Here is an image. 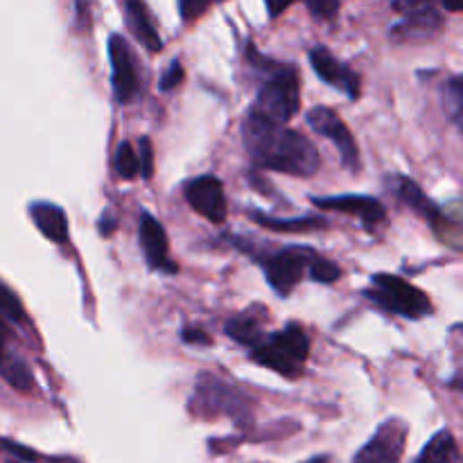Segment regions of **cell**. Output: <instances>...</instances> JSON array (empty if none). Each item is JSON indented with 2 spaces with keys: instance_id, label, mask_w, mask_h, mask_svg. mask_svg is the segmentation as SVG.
I'll return each mask as SVG.
<instances>
[{
  "instance_id": "cell-16",
  "label": "cell",
  "mask_w": 463,
  "mask_h": 463,
  "mask_svg": "<svg viewBox=\"0 0 463 463\" xmlns=\"http://www.w3.org/2000/svg\"><path fill=\"white\" fill-rule=\"evenodd\" d=\"M414 463H459L457 441L448 430L436 432Z\"/></svg>"
},
{
  "instance_id": "cell-30",
  "label": "cell",
  "mask_w": 463,
  "mask_h": 463,
  "mask_svg": "<svg viewBox=\"0 0 463 463\" xmlns=\"http://www.w3.org/2000/svg\"><path fill=\"white\" fill-rule=\"evenodd\" d=\"M3 443H5V448L12 450V452L16 454V457L25 459V461H37V459H39L37 454H34V450L23 448V445H19V443H12V441H3Z\"/></svg>"
},
{
  "instance_id": "cell-14",
  "label": "cell",
  "mask_w": 463,
  "mask_h": 463,
  "mask_svg": "<svg viewBox=\"0 0 463 463\" xmlns=\"http://www.w3.org/2000/svg\"><path fill=\"white\" fill-rule=\"evenodd\" d=\"M30 215H32L37 228L47 240L57 242V244L68 242V219L59 206L50 201H34L30 206Z\"/></svg>"
},
{
  "instance_id": "cell-28",
  "label": "cell",
  "mask_w": 463,
  "mask_h": 463,
  "mask_svg": "<svg viewBox=\"0 0 463 463\" xmlns=\"http://www.w3.org/2000/svg\"><path fill=\"white\" fill-rule=\"evenodd\" d=\"M179 10H181V14H184L185 21H194L199 14H201V12L209 10V5H206V3H181Z\"/></svg>"
},
{
  "instance_id": "cell-2",
  "label": "cell",
  "mask_w": 463,
  "mask_h": 463,
  "mask_svg": "<svg viewBox=\"0 0 463 463\" xmlns=\"http://www.w3.org/2000/svg\"><path fill=\"white\" fill-rule=\"evenodd\" d=\"M265 68L267 80L261 84V90L255 95L251 105L249 118L261 120V123L285 127V123L298 114L301 107V84H298V73L294 66H280V64L267 62L261 57H251Z\"/></svg>"
},
{
  "instance_id": "cell-8",
  "label": "cell",
  "mask_w": 463,
  "mask_h": 463,
  "mask_svg": "<svg viewBox=\"0 0 463 463\" xmlns=\"http://www.w3.org/2000/svg\"><path fill=\"white\" fill-rule=\"evenodd\" d=\"M393 10L400 12L402 21L391 30L393 39H427L436 34L443 25L439 10L423 0H407V3H393Z\"/></svg>"
},
{
  "instance_id": "cell-1",
  "label": "cell",
  "mask_w": 463,
  "mask_h": 463,
  "mask_svg": "<svg viewBox=\"0 0 463 463\" xmlns=\"http://www.w3.org/2000/svg\"><path fill=\"white\" fill-rule=\"evenodd\" d=\"M242 133L251 161L258 167L292 176H313L322 167L317 147L294 129L246 118Z\"/></svg>"
},
{
  "instance_id": "cell-29",
  "label": "cell",
  "mask_w": 463,
  "mask_h": 463,
  "mask_svg": "<svg viewBox=\"0 0 463 463\" xmlns=\"http://www.w3.org/2000/svg\"><path fill=\"white\" fill-rule=\"evenodd\" d=\"M184 339L185 341H197L199 346H210L213 344V339H210L209 335H206V332H201V330H197V328H188V330H184Z\"/></svg>"
},
{
  "instance_id": "cell-13",
  "label": "cell",
  "mask_w": 463,
  "mask_h": 463,
  "mask_svg": "<svg viewBox=\"0 0 463 463\" xmlns=\"http://www.w3.org/2000/svg\"><path fill=\"white\" fill-rule=\"evenodd\" d=\"M138 233H141V246L151 270H166L167 274H176V265L167 258V236L161 222H157V218H151L145 210Z\"/></svg>"
},
{
  "instance_id": "cell-26",
  "label": "cell",
  "mask_w": 463,
  "mask_h": 463,
  "mask_svg": "<svg viewBox=\"0 0 463 463\" xmlns=\"http://www.w3.org/2000/svg\"><path fill=\"white\" fill-rule=\"evenodd\" d=\"M184 81V66H181L179 59H175V62L167 66V71L163 73L161 81H159V86H161L163 93H167V90H175L176 86Z\"/></svg>"
},
{
  "instance_id": "cell-32",
  "label": "cell",
  "mask_w": 463,
  "mask_h": 463,
  "mask_svg": "<svg viewBox=\"0 0 463 463\" xmlns=\"http://www.w3.org/2000/svg\"><path fill=\"white\" fill-rule=\"evenodd\" d=\"M289 7V3H280V5H274L271 0H267V12H270V19H276L280 12H285Z\"/></svg>"
},
{
  "instance_id": "cell-15",
  "label": "cell",
  "mask_w": 463,
  "mask_h": 463,
  "mask_svg": "<svg viewBox=\"0 0 463 463\" xmlns=\"http://www.w3.org/2000/svg\"><path fill=\"white\" fill-rule=\"evenodd\" d=\"M124 10H127L129 28L133 30L138 41H141L150 53H159V50L163 47V43H161V37H159L157 28H154V23H151L147 7L142 5V3H138V0H127V3H124Z\"/></svg>"
},
{
  "instance_id": "cell-9",
  "label": "cell",
  "mask_w": 463,
  "mask_h": 463,
  "mask_svg": "<svg viewBox=\"0 0 463 463\" xmlns=\"http://www.w3.org/2000/svg\"><path fill=\"white\" fill-rule=\"evenodd\" d=\"M185 199L201 218L210 219L215 224H222L227 219L228 206L224 194L222 181L213 175H203L185 184Z\"/></svg>"
},
{
  "instance_id": "cell-4",
  "label": "cell",
  "mask_w": 463,
  "mask_h": 463,
  "mask_svg": "<svg viewBox=\"0 0 463 463\" xmlns=\"http://www.w3.org/2000/svg\"><path fill=\"white\" fill-rule=\"evenodd\" d=\"M371 283H373V289H366L364 296L378 303L387 313L400 314L407 319H421L432 313V303L427 294L400 276L375 274Z\"/></svg>"
},
{
  "instance_id": "cell-5",
  "label": "cell",
  "mask_w": 463,
  "mask_h": 463,
  "mask_svg": "<svg viewBox=\"0 0 463 463\" xmlns=\"http://www.w3.org/2000/svg\"><path fill=\"white\" fill-rule=\"evenodd\" d=\"M314 258L313 249H303V246H285L279 253L270 255L262 261L265 274L270 285L279 296H287L298 283H301L303 274L310 267V261Z\"/></svg>"
},
{
  "instance_id": "cell-24",
  "label": "cell",
  "mask_w": 463,
  "mask_h": 463,
  "mask_svg": "<svg viewBox=\"0 0 463 463\" xmlns=\"http://www.w3.org/2000/svg\"><path fill=\"white\" fill-rule=\"evenodd\" d=\"M445 109L450 111L452 120L457 124H461V109H463V90H461V80L452 77L450 84L445 86Z\"/></svg>"
},
{
  "instance_id": "cell-19",
  "label": "cell",
  "mask_w": 463,
  "mask_h": 463,
  "mask_svg": "<svg viewBox=\"0 0 463 463\" xmlns=\"http://www.w3.org/2000/svg\"><path fill=\"white\" fill-rule=\"evenodd\" d=\"M227 335L231 337V339H236L237 344L249 346V348H255V346L265 339L261 330V323L255 322V319H251L249 314H240V317L231 319V322L227 323Z\"/></svg>"
},
{
  "instance_id": "cell-18",
  "label": "cell",
  "mask_w": 463,
  "mask_h": 463,
  "mask_svg": "<svg viewBox=\"0 0 463 463\" xmlns=\"http://www.w3.org/2000/svg\"><path fill=\"white\" fill-rule=\"evenodd\" d=\"M253 222L261 224V227L270 228L276 233H292V231H313V228L326 227V219L319 218H301V219H274L270 215H262L258 210H253Z\"/></svg>"
},
{
  "instance_id": "cell-12",
  "label": "cell",
  "mask_w": 463,
  "mask_h": 463,
  "mask_svg": "<svg viewBox=\"0 0 463 463\" xmlns=\"http://www.w3.org/2000/svg\"><path fill=\"white\" fill-rule=\"evenodd\" d=\"M314 206L323 210H337V213L353 215L362 219L364 227L373 228L384 222L387 210L382 203L373 197H362V194H341V197H314Z\"/></svg>"
},
{
  "instance_id": "cell-22",
  "label": "cell",
  "mask_w": 463,
  "mask_h": 463,
  "mask_svg": "<svg viewBox=\"0 0 463 463\" xmlns=\"http://www.w3.org/2000/svg\"><path fill=\"white\" fill-rule=\"evenodd\" d=\"M116 172H118L123 179H133L138 175V159L136 151H133L132 142H120L118 150H116Z\"/></svg>"
},
{
  "instance_id": "cell-27",
  "label": "cell",
  "mask_w": 463,
  "mask_h": 463,
  "mask_svg": "<svg viewBox=\"0 0 463 463\" xmlns=\"http://www.w3.org/2000/svg\"><path fill=\"white\" fill-rule=\"evenodd\" d=\"M307 10L313 12V16H317V19L328 21L339 12V3H335V0H319V3H307Z\"/></svg>"
},
{
  "instance_id": "cell-6",
  "label": "cell",
  "mask_w": 463,
  "mask_h": 463,
  "mask_svg": "<svg viewBox=\"0 0 463 463\" xmlns=\"http://www.w3.org/2000/svg\"><path fill=\"white\" fill-rule=\"evenodd\" d=\"M305 120L319 136L328 138V141L339 150L344 167H348L350 172L359 170V151L357 145H355V138L350 136L346 123L335 114V111H330L328 107H314V109L307 111Z\"/></svg>"
},
{
  "instance_id": "cell-11",
  "label": "cell",
  "mask_w": 463,
  "mask_h": 463,
  "mask_svg": "<svg viewBox=\"0 0 463 463\" xmlns=\"http://www.w3.org/2000/svg\"><path fill=\"white\" fill-rule=\"evenodd\" d=\"M310 64H313L314 73H317L319 80L326 81L328 86H335V89L344 90L350 99L359 98V77L357 73L350 71L346 64H341L339 59H335L330 55V50L323 46H317L310 50Z\"/></svg>"
},
{
  "instance_id": "cell-10",
  "label": "cell",
  "mask_w": 463,
  "mask_h": 463,
  "mask_svg": "<svg viewBox=\"0 0 463 463\" xmlns=\"http://www.w3.org/2000/svg\"><path fill=\"white\" fill-rule=\"evenodd\" d=\"M407 430L400 421H389L359 450L353 463H400Z\"/></svg>"
},
{
  "instance_id": "cell-20",
  "label": "cell",
  "mask_w": 463,
  "mask_h": 463,
  "mask_svg": "<svg viewBox=\"0 0 463 463\" xmlns=\"http://www.w3.org/2000/svg\"><path fill=\"white\" fill-rule=\"evenodd\" d=\"M0 375L16 391H30V387H32V371L28 369L23 359L14 357V355H5L0 359Z\"/></svg>"
},
{
  "instance_id": "cell-21",
  "label": "cell",
  "mask_w": 463,
  "mask_h": 463,
  "mask_svg": "<svg viewBox=\"0 0 463 463\" xmlns=\"http://www.w3.org/2000/svg\"><path fill=\"white\" fill-rule=\"evenodd\" d=\"M0 317L14 323L25 322L23 303H21V298L3 280H0Z\"/></svg>"
},
{
  "instance_id": "cell-25",
  "label": "cell",
  "mask_w": 463,
  "mask_h": 463,
  "mask_svg": "<svg viewBox=\"0 0 463 463\" xmlns=\"http://www.w3.org/2000/svg\"><path fill=\"white\" fill-rule=\"evenodd\" d=\"M138 172L142 175V179H150L151 172H154V151H151L150 138L142 136L141 145H138Z\"/></svg>"
},
{
  "instance_id": "cell-34",
  "label": "cell",
  "mask_w": 463,
  "mask_h": 463,
  "mask_svg": "<svg viewBox=\"0 0 463 463\" xmlns=\"http://www.w3.org/2000/svg\"><path fill=\"white\" fill-rule=\"evenodd\" d=\"M305 463H328V459L326 457H314V459H310V461H305Z\"/></svg>"
},
{
  "instance_id": "cell-17",
  "label": "cell",
  "mask_w": 463,
  "mask_h": 463,
  "mask_svg": "<svg viewBox=\"0 0 463 463\" xmlns=\"http://www.w3.org/2000/svg\"><path fill=\"white\" fill-rule=\"evenodd\" d=\"M398 193H400V199L407 203V206H409L411 210H414V213L423 215V218L430 219L432 224L436 222V218H439V209H436L434 203L425 197V193L421 190V185L414 184L411 179H400Z\"/></svg>"
},
{
  "instance_id": "cell-31",
  "label": "cell",
  "mask_w": 463,
  "mask_h": 463,
  "mask_svg": "<svg viewBox=\"0 0 463 463\" xmlns=\"http://www.w3.org/2000/svg\"><path fill=\"white\" fill-rule=\"evenodd\" d=\"M114 228H116V219H109V215H105V218L99 219V231H102V236H111Z\"/></svg>"
},
{
  "instance_id": "cell-23",
  "label": "cell",
  "mask_w": 463,
  "mask_h": 463,
  "mask_svg": "<svg viewBox=\"0 0 463 463\" xmlns=\"http://www.w3.org/2000/svg\"><path fill=\"white\" fill-rule=\"evenodd\" d=\"M307 271H310V279L317 280V283H335V280L341 276V270L337 262L328 261V258H322V255L317 253H314V258L310 261Z\"/></svg>"
},
{
  "instance_id": "cell-33",
  "label": "cell",
  "mask_w": 463,
  "mask_h": 463,
  "mask_svg": "<svg viewBox=\"0 0 463 463\" xmlns=\"http://www.w3.org/2000/svg\"><path fill=\"white\" fill-rule=\"evenodd\" d=\"M5 357V328L0 323V359Z\"/></svg>"
},
{
  "instance_id": "cell-3",
  "label": "cell",
  "mask_w": 463,
  "mask_h": 463,
  "mask_svg": "<svg viewBox=\"0 0 463 463\" xmlns=\"http://www.w3.org/2000/svg\"><path fill=\"white\" fill-rule=\"evenodd\" d=\"M307 355H310V339L298 323H289L285 330L265 337L255 348H251L253 362L287 378H296L301 373Z\"/></svg>"
},
{
  "instance_id": "cell-7",
  "label": "cell",
  "mask_w": 463,
  "mask_h": 463,
  "mask_svg": "<svg viewBox=\"0 0 463 463\" xmlns=\"http://www.w3.org/2000/svg\"><path fill=\"white\" fill-rule=\"evenodd\" d=\"M109 59L116 99L120 105H132L138 98V68L133 62L132 46L123 34H111L109 37Z\"/></svg>"
}]
</instances>
